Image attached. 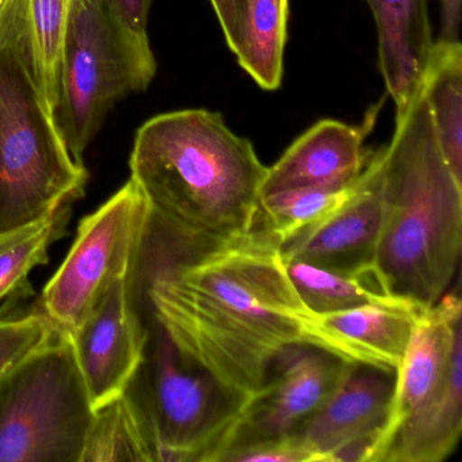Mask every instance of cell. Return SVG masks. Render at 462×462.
Returning <instances> with one entry per match:
<instances>
[{
  "label": "cell",
  "instance_id": "4",
  "mask_svg": "<svg viewBox=\"0 0 462 462\" xmlns=\"http://www.w3.org/2000/svg\"><path fill=\"white\" fill-rule=\"evenodd\" d=\"M88 172L67 148L29 59L25 0L0 9V234L85 196Z\"/></svg>",
  "mask_w": 462,
  "mask_h": 462
},
{
  "label": "cell",
  "instance_id": "10",
  "mask_svg": "<svg viewBox=\"0 0 462 462\" xmlns=\"http://www.w3.org/2000/svg\"><path fill=\"white\" fill-rule=\"evenodd\" d=\"M348 364L310 345L289 346L281 351L270 365L263 385L245 400L226 448L296 434L331 396Z\"/></svg>",
  "mask_w": 462,
  "mask_h": 462
},
{
  "label": "cell",
  "instance_id": "3",
  "mask_svg": "<svg viewBox=\"0 0 462 462\" xmlns=\"http://www.w3.org/2000/svg\"><path fill=\"white\" fill-rule=\"evenodd\" d=\"M375 153L383 221L372 275L386 296L431 307L458 269L462 182L443 158L421 85Z\"/></svg>",
  "mask_w": 462,
  "mask_h": 462
},
{
  "label": "cell",
  "instance_id": "6",
  "mask_svg": "<svg viewBox=\"0 0 462 462\" xmlns=\"http://www.w3.org/2000/svg\"><path fill=\"white\" fill-rule=\"evenodd\" d=\"M156 71L150 40L132 33L110 0H72L53 118L78 162L83 163L113 107L147 91Z\"/></svg>",
  "mask_w": 462,
  "mask_h": 462
},
{
  "label": "cell",
  "instance_id": "15",
  "mask_svg": "<svg viewBox=\"0 0 462 462\" xmlns=\"http://www.w3.org/2000/svg\"><path fill=\"white\" fill-rule=\"evenodd\" d=\"M423 310L411 302L391 299L318 316L335 356L347 362L374 365L396 372Z\"/></svg>",
  "mask_w": 462,
  "mask_h": 462
},
{
  "label": "cell",
  "instance_id": "18",
  "mask_svg": "<svg viewBox=\"0 0 462 462\" xmlns=\"http://www.w3.org/2000/svg\"><path fill=\"white\" fill-rule=\"evenodd\" d=\"M161 462L144 411L131 388L94 411L82 462Z\"/></svg>",
  "mask_w": 462,
  "mask_h": 462
},
{
  "label": "cell",
  "instance_id": "24",
  "mask_svg": "<svg viewBox=\"0 0 462 462\" xmlns=\"http://www.w3.org/2000/svg\"><path fill=\"white\" fill-rule=\"evenodd\" d=\"M53 324L40 312L23 316H0V375L36 350L52 334Z\"/></svg>",
  "mask_w": 462,
  "mask_h": 462
},
{
  "label": "cell",
  "instance_id": "12",
  "mask_svg": "<svg viewBox=\"0 0 462 462\" xmlns=\"http://www.w3.org/2000/svg\"><path fill=\"white\" fill-rule=\"evenodd\" d=\"M132 278L113 283L96 310L69 334L94 408L125 392L144 361L150 328L134 307Z\"/></svg>",
  "mask_w": 462,
  "mask_h": 462
},
{
  "label": "cell",
  "instance_id": "14",
  "mask_svg": "<svg viewBox=\"0 0 462 462\" xmlns=\"http://www.w3.org/2000/svg\"><path fill=\"white\" fill-rule=\"evenodd\" d=\"M378 107L362 125L321 120L299 137L274 166L267 167L261 197L294 189L347 188L361 177L372 153L365 139L374 125Z\"/></svg>",
  "mask_w": 462,
  "mask_h": 462
},
{
  "label": "cell",
  "instance_id": "21",
  "mask_svg": "<svg viewBox=\"0 0 462 462\" xmlns=\"http://www.w3.org/2000/svg\"><path fill=\"white\" fill-rule=\"evenodd\" d=\"M74 204L64 202L29 226L0 234V302L26 289L32 270L48 263L51 245L66 236Z\"/></svg>",
  "mask_w": 462,
  "mask_h": 462
},
{
  "label": "cell",
  "instance_id": "22",
  "mask_svg": "<svg viewBox=\"0 0 462 462\" xmlns=\"http://www.w3.org/2000/svg\"><path fill=\"white\" fill-rule=\"evenodd\" d=\"M283 262L294 291L316 315L343 312L392 299L378 288L372 274L334 272L297 259L283 258Z\"/></svg>",
  "mask_w": 462,
  "mask_h": 462
},
{
  "label": "cell",
  "instance_id": "29",
  "mask_svg": "<svg viewBox=\"0 0 462 462\" xmlns=\"http://www.w3.org/2000/svg\"><path fill=\"white\" fill-rule=\"evenodd\" d=\"M5 0H0V9H2V6H4Z\"/></svg>",
  "mask_w": 462,
  "mask_h": 462
},
{
  "label": "cell",
  "instance_id": "28",
  "mask_svg": "<svg viewBox=\"0 0 462 462\" xmlns=\"http://www.w3.org/2000/svg\"><path fill=\"white\" fill-rule=\"evenodd\" d=\"M440 39L459 40L461 0H439Z\"/></svg>",
  "mask_w": 462,
  "mask_h": 462
},
{
  "label": "cell",
  "instance_id": "17",
  "mask_svg": "<svg viewBox=\"0 0 462 462\" xmlns=\"http://www.w3.org/2000/svg\"><path fill=\"white\" fill-rule=\"evenodd\" d=\"M420 85L443 158L454 177L462 182V45L459 40L434 42Z\"/></svg>",
  "mask_w": 462,
  "mask_h": 462
},
{
  "label": "cell",
  "instance_id": "2",
  "mask_svg": "<svg viewBox=\"0 0 462 462\" xmlns=\"http://www.w3.org/2000/svg\"><path fill=\"white\" fill-rule=\"evenodd\" d=\"M129 167L150 226L170 239L226 242L258 224L267 167L221 113L186 109L150 118L134 136Z\"/></svg>",
  "mask_w": 462,
  "mask_h": 462
},
{
  "label": "cell",
  "instance_id": "11",
  "mask_svg": "<svg viewBox=\"0 0 462 462\" xmlns=\"http://www.w3.org/2000/svg\"><path fill=\"white\" fill-rule=\"evenodd\" d=\"M396 372L351 362L331 396L297 430L319 462H365L380 437Z\"/></svg>",
  "mask_w": 462,
  "mask_h": 462
},
{
  "label": "cell",
  "instance_id": "9",
  "mask_svg": "<svg viewBox=\"0 0 462 462\" xmlns=\"http://www.w3.org/2000/svg\"><path fill=\"white\" fill-rule=\"evenodd\" d=\"M148 232L147 202L132 180L80 221L71 251L42 291V312L55 328L74 332L113 283L134 275Z\"/></svg>",
  "mask_w": 462,
  "mask_h": 462
},
{
  "label": "cell",
  "instance_id": "27",
  "mask_svg": "<svg viewBox=\"0 0 462 462\" xmlns=\"http://www.w3.org/2000/svg\"><path fill=\"white\" fill-rule=\"evenodd\" d=\"M221 31L232 53L239 45L240 25H242L243 0H210Z\"/></svg>",
  "mask_w": 462,
  "mask_h": 462
},
{
  "label": "cell",
  "instance_id": "8",
  "mask_svg": "<svg viewBox=\"0 0 462 462\" xmlns=\"http://www.w3.org/2000/svg\"><path fill=\"white\" fill-rule=\"evenodd\" d=\"M129 388L152 430L161 462H218L245 402L186 361L156 321Z\"/></svg>",
  "mask_w": 462,
  "mask_h": 462
},
{
  "label": "cell",
  "instance_id": "5",
  "mask_svg": "<svg viewBox=\"0 0 462 462\" xmlns=\"http://www.w3.org/2000/svg\"><path fill=\"white\" fill-rule=\"evenodd\" d=\"M462 434L459 286L424 308L399 369L388 419L367 462H442Z\"/></svg>",
  "mask_w": 462,
  "mask_h": 462
},
{
  "label": "cell",
  "instance_id": "26",
  "mask_svg": "<svg viewBox=\"0 0 462 462\" xmlns=\"http://www.w3.org/2000/svg\"><path fill=\"white\" fill-rule=\"evenodd\" d=\"M124 25L143 40L148 37V18L153 0H110Z\"/></svg>",
  "mask_w": 462,
  "mask_h": 462
},
{
  "label": "cell",
  "instance_id": "19",
  "mask_svg": "<svg viewBox=\"0 0 462 462\" xmlns=\"http://www.w3.org/2000/svg\"><path fill=\"white\" fill-rule=\"evenodd\" d=\"M288 21L289 0H243L234 55L262 90L275 91L282 85Z\"/></svg>",
  "mask_w": 462,
  "mask_h": 462
},
{
  "label": "cell",
  "instance_id": "23",
  "mask_svg": "<svg viewBox=\"0 0 462 462\" xmlns=\"http://www.w3.org/2000/svg\"><path fill=\"white\" fill-rule=\"evenodd\" d=\"M356 182L347 188L319 186L261 197L258 224L282 247L339 209L353 194Z\"/></svg>",
  "mask_w": 462,
  "mask_h": 462
},
{
  "label": "cell",
  "instance_id": "13",
  "mask_svg": "<svg viewBox=\"0 0 462 462\" xmlns=\"http://www.w3.org/2000/svg\"><path fill=\"white\" fill-rule=\"evenodd\" d=\"M383 221L377 153L370 155L353 194L328 218L281 247L286 259L347 274H372Z\"/></svg>",
  "mask_w": 462,
  "mask_h": 462
},
{
  "label": "cell",
  "instance_id": "1",
  "mask_svg": "<svg viewBox=\"0 0 462 462\" xmlns=\"http://www.w3.org/2000/svg\"><path fill=\"white\" fill-rule=\"evenodd\" d=\"M166 240L174 247L147 291L153 320L186 361L235 396H254L289 346L332 353L289 280L280 243L259 224L226 242Z\"/></svg>",
  "mask_w": 462,
  "mask_h": 462
},
{
  "label": "cell",
  "instance_id": "25",
  "mask_svg": "<svg viewBox=\"0 0 462 462\" xmlns=\"http://www.w3.org/2000/svg\"><path fill=\"white\" fill-rule=\"evenodd\" d=\"M218 462H319L299 434L231 446Z\"/></svg>",
  "mask_w": 462,
  "mask_h": 462
},
{
  "label": "cell",
  "instance_id": "16",
  "mask_svg": "<svg viewBox=\"0 0 462 462\" xmlns=\"http://www.w3.org/2000/svg\"><path fill=\"white\" fill-rule=\"evenodd\" d=\"M374 18L378 66L396 115L421 82L432 40L427 0H366Z\"/></svg>",
  "mask_w": 462,
  "mask_h": 462
},
{
  "label": "cell",
  "instance_id": "7",
  "mask_svg": "<svg viewBox=\"0 0 462 462\" xmlns=\"http://www.w3.org/2000/svg\"><path fill=\"white\" fill-rule=\"evenodd\" d=\"M94 411L71 337L55 328L0 375V462H82Z\"/></svg>",
  "mask_w": 462,
  "mask_h": 462
},
{
  "label": "cell",
  "instance_id": "20",
  "mask_svg": "<svg viewBox=\"0 0 462 462\" xmlns=\"http://www.w3.org/2000/svg\"><path fill=\"white\" fill-rule=\"evenodd\" d=\"M72 0H25L29 59L37 85L55 112L60 97L64 44Z\"/></svg>",
  "mask_w": 462,
  "mask_h": 462
}]
</instances>
